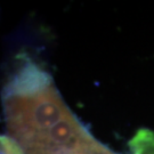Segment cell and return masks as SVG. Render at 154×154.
Returning <instances> with one entry per match:
<instances>
[{"label":"cell","instance_id":"7a4b0ae2","mask_svg":"<svg viewBox=\"0 0 154 154\" xmlns=\"http://www.w3.org/2000/svg\"><path fill=\"white\" fill-rule=\"evenodd\" d=\"M132 154H154V132L147 129L137 131L130 143Z\"/></svg>","mask_w":154,"mask_h":154},{"label":"cell","instance_id":"3957f363","mask_svg":"<svg viewBox=\"0 0 154 154\" xmlns=\"http://www.w3.org/2000/svg\"><path fill=\"white\" fill-rule=\"evenodd\" d=\"M0 154H23L7 135H0Z\"/></svg>","mask_w":154,"mask_h":154},{"label":"cell","instance_id":"6da1fadb","mask_svg":"<svg viewBox=\"0 0 154 154\" xmlns=\"http://www.w3.org/2000/svg\"><path fill=\"white\" fill-rule=\"evenodd\" d=\"M1 103L7 136L23 154H114L93 137L51 75L25 51L7 72Z\"/></svg>","mask_w":154,"mask_h":154}]
</instances>
